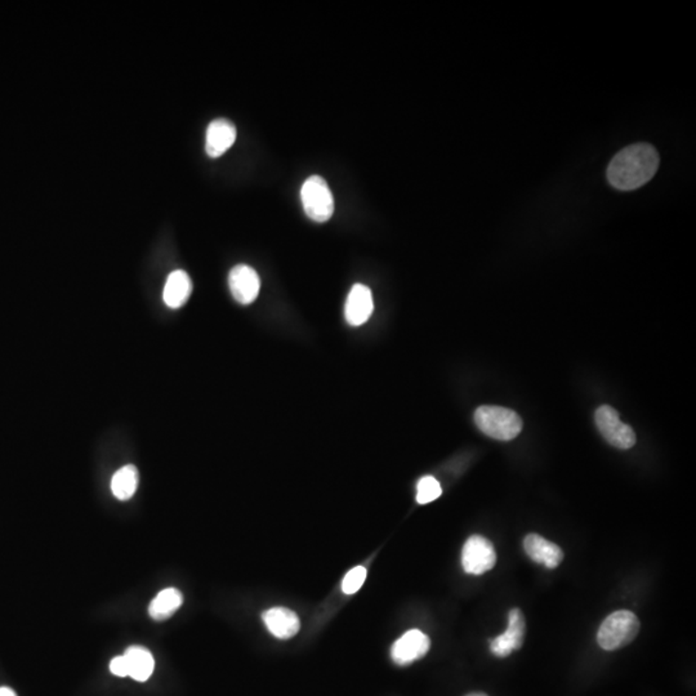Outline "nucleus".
Returning a JSON list of instances; mask_svg holds the SVG:
<instances>
[{
	"mask_svg": "<svg viewBox=\"0 0 696 696\" xmlns=\"http://www.w3.org/2000/svg\"><path fill=\"white\" fill-rule=\"evenodd\" d=\"M110 670H111L112 675L118 676V677H126L128 676V667H126V661L124 655L112 659L111 663H110Z\"/></svg>",
	"mask_w": 696,
	"mask_h": 696,
	"instance_id": "20",
	"label": "nucleus"
},
{
	"mask_svg": "<svg viewBox=\"0 0 696 696\" xmlns=\"http://www.w3.org/2000/svg\"><path fill=\"white\" fill-rule=\"evenodd\" d=\"M236 128L230 120L217 119L208 126L205 151L210 157H219L235 143Z\"/></svg>",
	"mask_w": 696,
	"mask_h": 696,
	"instance_id": "13",
	"label": "nucleus"
},
{
	"mask_svg": "<svg viewBox=\"0 0 696 696\" xmlns=\"http://www.w3.org/2000/svg\"><path fill=\"white\" fill-rule=\"evenodd\" d=\"M497 563L494 546L481 535H472L462 549V566L470 576H481L492 570Z\"/></svg>",
	"mask_w": 696,
	"mask_h": 696,
	"instance_id": "6",
	"label": "nucleus"
},
{
	"mask_svg": "<svg viewBox=\"0 0 696 696\" xmlns=\"http://www.w3.org/2000/svg\"><path fill=\"white\" fill-rule=\"evenodd\" d=\"M639 618L628 610L610 614L597 633V642L606 651L622 649L630 645L639 632Z\"/></svg>",
	"mask_w": 696,
	"mask_h": 696,
	"instance_id": "3",
	"label": "nucleus"
},
{
	"mask_svg": "<svg viewBox=\"0 0 696 696\" xmlns=\"http://www.w3.org/2000/svg\"><path fill=\"white\" fill-rule=\"evenodd\" d=\"M228 287L231 294L235 298L236 302L241 304H250L257 300L259 289H261V280L258 273L252 267L247 264H238L233 267L228 275Z\"/></svg>",
	"mask_w": 696,
	"mask_h": 696,
	"instance_id": "8",
	"label": "nucleus"
},
{
	"mask_svg": "<svg viewBox=\"0 0 696 696\" xmlns=\"http://www.w3.org/2000/svg\"><path fill=\"white\" fill-rule=\"evenodd\" d=\"M524 549L534 562L548 569H556L563 560L562 549L540 537L539 534L526 535L524 539Z\"/></svg>",
	"mask_w": 696,
	"mask_h": 696,
	"instance_id": "12",
	"label": "nucleus"
},
{
	"mask_svg": "<svg viewBox=\"0 0 696 696\" xmlns=\"http://www.w3.org/2000/svg\"><path fill=\"white\" fill-rule=\"evenodd\" d=\"M304 213L312 221L323 224L334 213V197L328 183L320 176H312L304 181L301 190Z\"/></svg>",
	"mask_w": 696,
	"mask_h": 696,
	"instance_id": "4",
	"label": "nucleus"
},
{
	"mask_svg": "<svg viewBox=\"0 0 696 696\" xmlns=\"http://www.w3.org/2000/svg\"><path fill=\"white\" fill-rule=\"evenodd\" d=\"M183 597L181 592L176 588L163 590L152 600L149 606V614L154 621L163 622L171 618L181 608Z\"/></svg>",
	"mask_w": 696,
	"mask_h": 696,
	"instance_id": "16",
	"label": "nucleus"
},
{
	"mask_svg": "<svg viewBox=\"0 0 696 696\" xmlns=\"http://www.w3.org/2000/svg\"><path fill=\"white\" fill-rule=\"evenodd\" d=\"M659 155L650 143L641 142L619 151L608 167V181L616 190L632 191L653 179Z\"/></svg>",
	"mask_w": 696,
	"mask_h": 696,
	"instance_id": "1",
	"label": "nucleus"
},
{
	"mask_svg": "<svg viewBox=\"0 0 696 696\" xmlns=\"http://www.w3.org/2000/svg\"><path fill=\"white\" fill-rule=\"evenodd\" d=\"M430 646L431 641L427 635L419 630H411L394 642L391 656L399 666H409L424 658Z\"/></svg>",
	"mask_w": 696,
	"mask_h": 696,
	"instance_id": "9",
	"label": "nucleus"
},
{
	"mask_svg": "<svg viewBox=\"0 0 696 696\" xmlns=\"http://www.w3.org/2000/svg\"><path fill=\"white\" fill-rule=\"evenodd\" d=\"M128 667V676L138 682L148 681L154 672V656L148 649L132 646L124 654Z\"/></svg>",
	"mask_w": 696,
	"mask_h": 696,
	"instance_id": "15",
	"label": "nucleus"
},
{
	"mask_svg": "<svg viewBox=\"0 0 696 696\" xmlns=\"http://www.w3.org/2000/svg\"><path fill=\"white\" fill-rule=\"evenodd\" d=\"M475 424L489 438L509 441L520 435L523 419L509 408L484 405L475 411Z\"/></svg>",
	"mask_w": 696,
	"mask_h": 696,
	"instance_id": "2",
	"label": "nucleus"
},
{
	"mask_svg": "<svg viewBox=\"0 0 696 696\" xmlns=\"http://www.w3.org/2000/svg\"><path fill=\"white\" fill-rule=\"evenodd\" d=\"M138 470L134 464L124 466L123 469L117 470L111 480L112 494L119 501H128L134 497L138 487Z\"/></svg>",
	"mask_w": 696,
	"mask_h": 696,
	"instance_id": "17",
	"label": "nucleus"
},
{
	"mask_svg": "<svg viewBox=\"0 0 696 696\" xmlns=\"http://www.w3.org/2000/svg\"><path fill=\"white\" fill-rule=\"evenodd\" d=\"M525 616L520 608H515L509 614V628L503 635L495 637L490 641V650L500 658H506L509 654L521 649L525 639Z\"/></svg>",
	"mask_w": 696,
	"mask_h": 696,
	"instance_id": "7",
	"label": "nucleus"
},
{
	"mask_svg": "<svg viewBox=\"0 0 696 696\" xmlns=\"http://www.w3.org/2000/svg\"><path fill=\"white\" fill-rule=\"evenodd\" d=\"M0 696H17L10 687H0Z\"/></svg>",
	"mask_w": 696,
	"mask_h": 696,
	"instance_id": "21",
	"label": "nucleus"
},
{
	"mask_svg": "<svg viewBox=\"0 0 696 696\" xmlns=\"http://www.w3.org/2000/svg\"><path fill=\"white\" fill-rule=\"evenodd\" d=\"M374 303L371 290L363 284L352 287L345 307V317L349 325L360 326L373 314Z\"/></svg>",
	"mask_w": 696,
	"mask_h": 696,
	"instance_id": "10",
	"label": "nucleus"
},
{
	"mask_svg": "<svg viewBox=\"0 0 696 696\" xmlns=\"http://www.w3.org/2000/svg\"><path fill=\"white\" fill-rule=\"evenodd\" d=\"M442 494L441 485L432 476H424L417 485V501L427 504L438 500Z\"/></svg>",
	"mask_w": 696,
	"mask_h": 696,
	"instance_id": "18",
	"label": "nucleus"
},
{
	"mask_svg": "<svg viewBox=\"0 0 696 696\" xmlns=\"http://www.w3.org/2000/svg\"><path fill=\"white\" fill-rule=\"evenodd\" d=\"M467 696H487V695L481 694V692H473V694H470V695H467Z\"/></svg>",
	"mask_w": 696,
	"mask_h": 696,
	"instance_id": "22",
	"label": "nucleus"
},
{
	"mask_svg": "<svg viewBox=\"0 0 696 696\" xmlns=\"http://www.w3.org/2000/svg\"><path fill=\"white\" fill-rule=\"evenodd\" d=\"M597 428L606 441L618 449L627 450L635 447L636 433L632 427L623 424L616 409L602 405L594 414Z\"/></svg>",
	"mask_w": 696,
	"mask_h": 696,
	"instance_id": "5",
	"label": "nucleus"
},
{
	"mask_svg": "<svg viewBox=\"0 0 696 696\" xmlns=\"http://www.w3.org/2000/svg\"><path fill=\"white\" fill-rule=\"evenodd\" d=\"M267 630L279 639H289L300 632L301 622L294 611L287 608H272L262 616Z\"/></svg>",
	"mask_w": 696,
	"mask_h": 696,
	"instance_id": "11",
	"label": "nucleus"
},
{
	"mask_svg": "<svg viewBox=\"0 0 696 696\" xmlns=\"http://www.w3.org/2000/svg\"><path fill=\"white\" fill-rule=\"evenodd\" d=\"M191 292H193V283L190 276L182 270H176L168 276L163 298L168 307L176 310L187 302Z\"/></svg>",
	"mask_w": 696,
	"mask_h": 696,
	"instance_id": "14",
	"label": "nucleus"
},
{
	"mask_svg": "<svg viewBox=\"0 0 696 696\" xmlns=\"http://www.w3.org/2000/svg\"><path fill=\"white\" fill-rule=\"evenodd\" d=\"M366 569L363 566H356V568L349 570L346 577H343L342 591L346 594L356 593L360 588L363 587V582L366 579Z\"/></svg>",
	"mask_w": 696,
	"mask_h": 696,
	"instance_id": "19",
	"label": "nucleus"
}]
</instances>
